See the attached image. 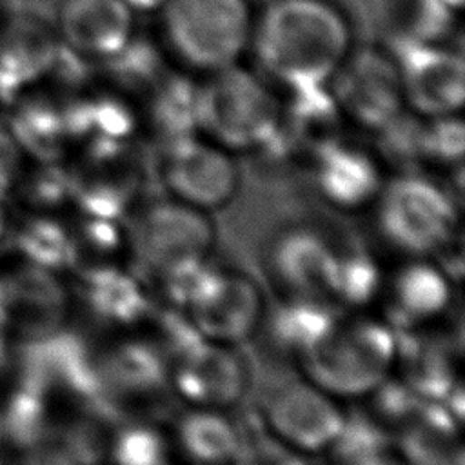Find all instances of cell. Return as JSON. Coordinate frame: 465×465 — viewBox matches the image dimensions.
<instances>
[{
	"mask_svg": "<svg viewBox=\"0 0 465 465\" xmlns=\"http://www.w3.org/2000/svg\"><path fill=\"white\" fill-rule=\"evenodd\" d=\"M351 49V24L331 0H271L254 15L249 51L285 91L327 85Z\"/></svg>",
	"mask_w": 465,
	"mask_h": 465,
	"instance_id": "cell-1",
	"label": "cell"
},
{
	"mask_svg": "<svg viewBox=\"0 0 465 465\" xmlns=\"http://www.w3.org/2000/svg\"><path fill=\"white\" fill-rule=\"evenodd\" d=\"M282 98L262 73L240 62L202 74L194 85L196 133L234 153L265 147L280 124Z\"/></svg>",
	"mask_w": 465,
	"mask_h": 465,
	"instance_id": "cell-2",
	"label": "cell"
},
{
	"mask_svg": "<svg viewBox=\"0 0 465 465\" xmlns=\"http://www.w3.org/2000/svg\"><path fill=\"white\" fill-rule=\"evenodd\" d=\"M171 300L183 307L200 338L236 347L249 340L263 320V292L242 271L220 269L207 260L165 280Z\"/></svg>",
	"mask_w": 465,
	"mask_h": 465,
	"instance_id": "cell-3",
	"label": "cell"
},
{
	"mask_svg": "<svg viewBox=\"0 0 465 465\" xmlns=\"http://www.w3.org/2000/svg\"><path fill=\"white\" fill-rule=\"evenodd\" d=\"M158 16L165 47L193 73L229 67L249 51L254 22L249 0H165Z\"/></svg>",
	"mask_w": 465,
	"mask_h": 465,
	"instance_id": "cell-4",
	"label": "cell"
},
{
	"mask_svg": "<svg viewBox=\"0 0 465 465\" xmlns=\"http://www.w3.org/2000/svg\"><path fill=\"white\" fill-rule=\"evenodd\" d=\"M394 331L371 318L340 320L329 334L303 356L305 376L334 398L374 392L398 358Z\"/></svg>",
	"mask_w": 465,
	"mask_h": 465,
	"instance_id": "cell-5",
	"label": "cell"
},
{
	"mask_svg": "<svg viewBox=\"0 0 465 465\" xmlns=\"http://www.w3.org/2000/svg\"><path fill=\"white\" fill-rule=\"evenodd\" d=\"M378 227L398 251L425 258L447 247L458 223L450 194L416 173L385 182L376 202Z\"/></svg>",
	"mask_w": 465,
	"mask_h": 465,
	"instance_id": "cell-6",
	"label": "cell"
},
{
	"mask_svg": "<svg viewBox=\"0 0 465 465\" xmlns=\"http://www.w3.org/2000/svg\"><path fill=\"white\" fill-rule=\"evenodd\" d=\"M327 89L343 120L380 133L403 111V91L396 56L391 49H351Z\"/></svg>",
	"mask_w": 465,
	"mask_h": 465,
	"instance_id": "cell-7",
	"label": "cell"
},
{
	"mask_svg": "<svg viewBox=\"0 0 465 465\" xmlns=\"http://www.w3.org/2000/svg\"><path fill=\"white\" fill-rule=\"evenodd\" d=\"M209 216L171 196L147 205L131 232L138 260L162 280L207 260L216 238Z\"/></svg>",
	"mask_w": 465,
	"mask_h": 465,
	"instance_id": "cell-8",
	"label": "cell"
},
{
	"mask_svg": "<svg viewBox=\"0 0 465 465\" xmlns=\"http://www.w3.org/2000/svg\"><path fill=\"white\" fill-rule=\"evenodd\" d=\"M162 180L171 198L211 214L236 196L240 169L231 151L194 134L165 149Z\"/></svg>",
	"mask_w": 465,
	"mask_h": 465,
	"instance_id": "cell-9",
	"label": "cell"
},
{
	"mask_svg": "<svg viewBox=\"0 0 465 465\" xmlns=\"http://www.w3.org/2000/svg\"><path fill=\"white\" fill-rule=\"evenodd\" d=\"M405 109L423 116L460 114L465 100V64L460 51L440 44L392 45Z\"/></svg>",
	"mask_w": 465,
	"mask_h": 465,
	"instance_id": "cell-10",
	"label": "cell"
},
{
	"mask_svg": "<svg viewBox=\"0 0 465 465\" xmlns=\"http://www.w3.org/2000/svg\"><path fill=\"white\" fill-rule=\"evenodd\" d=\"M263 416L265 430L303 454L329 450L347 418L336 398L311 380L278 387L267 400Z\"/></svg>",
	"mask_w": 465,
	"mask_h": 465,
	"instance_id": "cell-11",
	"label": "cell"
},
{
	"mask_svg": "<svg viewBox=\"0 0 465 465\" xmlns=\"http://www.w3.org/2000/svg\"><path fill=\"white\" fill-rule=\"evenodd\" d=\"M171 383L189 407L227 411L249 387V369L236 347L198 338L173 360Z\"/></svg>",
	"mask_w": 465,
	"mask_h": 465,
	"instance_id": "cell-12",
	"label": "cell"
},
{
	"mask_svg": "<svg viewBox=\"0 0 465 465\" xmlns=\"http://www.w3.org/2000/svg\"><path fill=\"white\" fill-rule=\"evenodd\" d=\"M340 252L318 231L291 227L274 236L267 247V271L276 287L291 298H331Z\"/></svg>",
	"mask_w": 465,
	"mask_h": 465,
	"instance_id": "cell-13",
	"label": "cell"
},
{
	"mask_svg": "<svg viewBox=\"0 0 465 465\" xmlns=\"http://www.w3.org/2000/svg\"><path fill=\"white\" fill-rule=\"evenodd\" d=\"M54 31L73 54L107 62L134 36V13L124 0H62Z\"/></svg>",
	"mask_w": 465,
	"mask_h": 465,
	"instance_id": "cell-14",
	"label": "cell"
},
{
	"mask_svg": "<svg viewBox=\"0 0 465 465\" xmlns=\"http://www.w3.org/2000/svg\"><path fill=\"white\" fill-rule=\"evenodd\" d=\"M312 176L320 196L347 213L372 205L385 183L378 156L340 136L314 149Z\"/></svg>",
	"mask_w": 465,
	"mask_h": 465,
	"instance_id": "cell-15",
	"label": "cell"
},
{
	"mask_svg": "<svg viewBox=\"0 0 465 465\" xmlns=\"http://www.w3.org/2000/svg\"><path fill=\"white\" fill-rule=\"evenodd\" d=\"M449 302L450 283L447 274L425 258H416L392 280L391 307L403 325H420L438 318Z\"/></svg>",
	"mask_w": 465,
	"mask_h": 465,
	"instance_id": "cell-16",
	"label": "cell"
},
{
	"mask_svg": "<svg viewBox=\"0 0 465 465\" xmlns=\"http://www.w3.org/2000/svg\"><path fill=\"white\" fill-rule=\"evenodd\" d=\"M242 441L234 421L218 409L191 407L176 427V443L194 465H232Z\"/></svg>",
	"mask_w": 465,
	"mask_h": 465,
	"instance_id": "cell-17",
	"label": "cell"
},
{
	"mask_svg": "<svg viewBox=\"0 0 465 465\" xmlns=\"http://www.w3.org/2000/svg\"><path fill=\"white\" fill-rule=\"evenodd\" d=\"M405 465H463V449L452 416L441 409L420 411L401 438Z\"/></svg>",
	"mask_w": 465,
	"mask_h": 465,
	"instance_id": "cell-18",
	"label": "cell"
},
{
	"mask_svg": "<svg viewBox=\"0 0 465 465\" xmlns=\"http://www.w3.org/2000/svg\"><path fill=\"white\" fill-rule=\"evenodd\" d=\"M84 292L89 309L104 322L131 323L142 318L147 309L143 287L129 272L116 267L89 271Z\"/></svg>",
	"mask_w": 465,
	"mask_h": 465,
	"instance_id": "cell-19",
	"label": "cell"
},
{
	"mask_svg": "<svg viewBox=\"0 0 465 465\" xmlns=\"http://www.w3.org/2000/svg\"><path fill=\"white\" fill-rule=\"evenodd\" d=\"M327 303L325 300L303 298L283 302L271 320L274 341L300 358L307 356L338 322V316Z\"/></svg>",
	"mask_w": 465,
	"mask_h": 465,
	"instance_id": "cell-20",
	"label": "cell"
},
{
	"mask_svg": "<svg viewBox=\"0 0 465 465\" xmlns=\"http://www.w3.org/2000/svg\"><path fill=\"white\" fill-rule=\"evenodd\" d=\"M454 11L440 0H394L392 45L401 44H440L450 31Z\"/></svg>",
	"mask_w": 465,
	"mask_h": 465,
	"instance_id": "cell-21",
	"label": "cell"
},
{
	"mask_svg": "<svg viewBox=\"0 0 465 465\" xmlns=\"http://www.w3.org/2000/svg\"><path fill=\"white\" fill-rule=\"evenodd\" d=\"M15 247L33 265L54 271L67 267L76 258L71 234L51 218L29 220L15 236Z\"/></svg>",
	"mask_w": 465,
	"mask_h": 465,
	"instance_id": "cell-22",
	"label": "cell"
},
{
	"mask_svg": "<svg viewBox=\"0 0 465 465\" xmlns=\"http://www.w3.org/2000/svg\"><path fill=\"white\" fill-rule=\"evenodd\" d=\"M0 436H5L20 449L45 441L47 416L44 394L24 387L15 391L0 414Z\"/></svg>",
	"mask_w": 465,
	"mask_h": 465,
	"instance_id": "cell-23",
	"label": "cell"
},
{
	"mask_svg": "<svg viewBox=\"0 0 465 465\" xmlns=\"http://www.w3.org/2000/svg\"><path fill=\"white\" fill-rule=\"evenodd\" d=\"M381 287L380 269L372 258L363 252L340 254L331 298L349 307H361L369 303Z\"/></svg>",
	"mask_w": 465,
	"mask_h": 465,
	"instance_id": "cell-24",
	"label": "cell"
},
{
	"mask_svg": "<svg viewBox=\"0 0 465 465\" xmlns=\"http://www.w3.org/2000/svg\"><path fill=\"white\" fill-rule=\"evenodd\" d=\"M111 460L113 465H173L165 438L145 425L120 430L111 445Z\"/></svg>",
	"mask_w": 465,
	"mask_h": 465,
	"instance_id": "cell-25",
	"label": "cell"
},
{
	"mask_svg": "<svg viewBox=\"0 0 465 465\" xmlns=\"http://www.w3.org/2000/svg\"><path fill=\"white\" fill-rule=\"evenodd\" d=\"M305 456L265 430L243 438L232 465H309Z\"/></svg>",
	"mask_w": 465,
	"mask_h": 465,
	"instance_id": "cell-26",
	"label": "cell"
},
{
	"mask_svg": "<svg viewBox=\"0 0 465 465\" xmlns=\"http://www.w3.org/2000/svg\"><path fill=\"white\" fill-rule=\"evenodd\" d=\"M74 180L62 171H44L35 178L29 187V196L35 203L40 205H56L65 200L67 194H73Z\"/></svg>",
	"mask_w": 465,
	"mask_h": 465,
	"instance_id": "cell-27",
	"label": "cell"
},
{
	"mask_svg": "<svg viewBox=\"0 0 465 465\" xmlns=\"http://www.w3.org/2000/svg\"><path fill=\"white\" fill-rule=\"evenodd\" d=\"M11 465H80V461L71 454L65 445L42 441L24 452Z\"/></svg>",
	"mask_w": 465,
	"mask_h": 465,
	"instance_id": "cell-28",
	"label": "cell"
},
{
	"mask_svg": "<svg viewBox=\"0 0 465 465\" xmlns=\"http://www.w3.org/2000/svg\"><path fill=\"white\" fill-rule=\"evenodd\" d=\"M133 13H158L165 0H124Z\"/></svg>",
	"mask_w": 465,
	"mask_h": 465,
	"instance_id": "cell-29",
	"label": "cell"
},
{
	"mask_svg": "<svg viewBox=\"0 0 465 465\" xmlns=\"http://www.w3.org/2000/svg\"><path fill=\"white\" fill-rule=\"evenodd\" d=\"M351 465H405V463L401 461V458H396L389 452H381V454H376L372 458H367V460H361V461H356Z\"/></svg>",
	"mask_w": 465,
	"mask_h": 465,
	"instance_id": "cell-30",
	"label": "cell"
},
{
	"mask_svg": "<svg viewBox=\"0 0 465 465\" xmlns=\"http://www.w3.org/2000/svg\"><path fill=\"white\" fill-rule=\"evenodd\" d=\"M441 4H445L449 9H452L454 13L461 11V5H463V0H440Z\"/></svg>",
	"mask_w": 465,
	"mask_h": 465,
	"instance_id": "cell-31",
	"label": "cell"
},
{
	"mask_svg": "<svg viewBox=\"0 0 465 465\" xmlns=\"http://www.w3.org/2000/svg\"><path fill=\"white\" fill-rule=\"evenodd\" d=\"M4 361H5V341H4V336L0 332V367L4 365Z\"/></svg>",
	"mask_w": 465,
	"mask_h": 465,
	"instance_id": "cell-32",
	"label": "cell"
},
{
	"mask_svg": "<svg viewBox=\"0 0 465 465\" xmlns=\"http://www.w3.org/2000/svg\"><path fill=\"white\" fill-rule=\"evenodd\" d=\"M4 231V216H2V209H0V234Z\"/></svg>",
	"mask_w": 465,
	"mask_h": 465,
	"instance_id": "cell-33",
	"label": "cell"
}]
</instances>
